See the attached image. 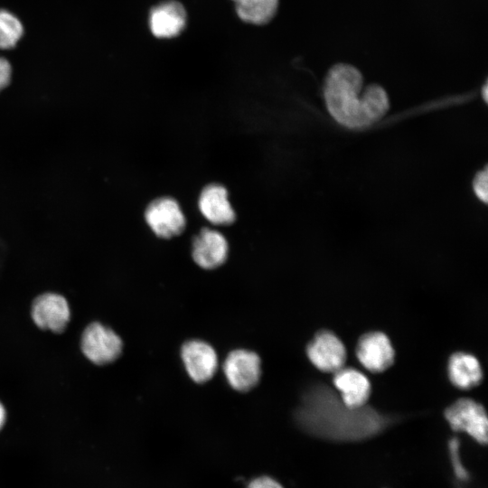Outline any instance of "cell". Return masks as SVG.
I'll return each instance as SVG.
<instances>
[{"mask_svg":"<svg viewBox=\"0 0 488 488\" xmlns=\"http://www.w3.org/2000/svg\"><path fill=\"white\" fill-rule=\"evenodd\" d=\"M295 418L305 432L339 441L373 436L393 422V417L367 404L356 408L346 405L339 394L323 382L309 386L304 392Z\"/></svg>","mask_w":488,"mask_h":488,"instance_id":"cell-1","label":"cell"},{"mask_svg":"<svg viewBox=\"0 0 488 488\" xmlns=\"http://www.w3.org/2000/svg\"><path fill=\"white\" fill-rule=\"evenodd\" d=\"M324 98L332 117L351 128L368 127L381 119L389 108L385 89L378 84L363 88L359 70L350 64L334 65L324 83Z\"/></svg>","mask_w":488,"mask_h":488,"instance_id":"cell-2","label":"cell"},{"mask_svg":"<svg viewBox=\"0 0 488 488\" xmlns=\"http://www.w3.org/2000/svg\"><path fill=\"white\" fill-rule=\"evenodd\" d=\"M80 347L89 362L97 366H104L119 358L123 350V342L112 328L96 321L84 328Z\"/></svg>","mask_w":488,"mask_h":488,"instance_id":"cell-3","label":"cell"},{"mask_svg":"<svg viewBox=\"0 0 488 488\" xmlns=\"http://www.w3.org/2000/svg\"><path fill=\"white\" fill-rule=\"evenodd\" d=\"M30 314L33 324L40 330L61 333L70 323L71 310L64 296L50 291L33 300Z\"/></svg>","mask_w":488,"mask_h":488,"instance_id":"cell-4","label":"cell"},{"mask_svg":"<svg viewBox=\"0 0 488 488\" xmlns=\"http://www.w3.org/2000/svg\"><path fill=\"white\" fill-rule=\"evenodd\" d=\"M455 431H463L481 445L487 443V416L482 404L468 398L455 400L444 411Z\"/></svg>","mask_w":488,"mask_h":488,"instance_id":"cell-5","label":"cell"},{"mask_svg":"<svg viewBox=\"0 0 488 488\" xmlns=\"http://www.w3.org/2000/svg\"><path fill=\"white\" fill-rule=\"evenodd\" d=\"M222 370L229 385L239 392L257 386L261 377V360L258 353L247 349H235L228 353Z\"/></svg>","mask_w":488,"mask_h":488,"instance_id":"cell-6","label":"cell"},{"mask_svg":"<svg viewBox=\"0 0 488 488\" xmlns=\"http://www.w3.org/2000/svg\"><path fill=\"white\" fill-rule=\"evenodd\" d=\"M145 220L153 233L161 239L180 235L186 224L179 203L170 197L152 201L145 209Z\"/></svg>","mask_w":488,"mask_h":488,"instance_id":"cell-7","label":"cell"},{"mask_svg":"<svg viewBox=\"0 0 488 488\" xmlns=\"http://www.w3.org/2000/svg\"><path fill=\"white\" fill-rule=\"evenodd\" d=\"M181 358L188 376L196 383L209 381L219 366L215 349L198 339L186 341L181 347Z\"/></svg>","mask_w":488,"mask_h":488,"instance_id":"cell-8","label":"cell"},{"mask_svg":"<svg viewBox=\"0 0 488 488\" xmlns=\"http://www.w3.org/2000/svg\"><path fill=\"white\" fill-rule=\"evenodd\" d=\"M306 355L318 370L334 373L344 366L346 349L336 334L321 330L307 344Z\"/></svg>","mask_w":488,"mask_h":488,"instance_id":"cell-9","label":"cell"},{"mask_svg":"<svg viewBox=\"0 0 488 488\" xmlns=\"http://www.w3.org/2000/svg\"><path fill=\"white\" fill-rule=\"evenodd\" d=\"M356 356L367 370L381 372L389 368L395 358V352L389 337L381 332L362 334L356 345Z\"/></svg>","mask_w":488,"mask_h":488,"instance_id":"cell-10","label":"cell"},{"mask_svg":"<svg viewBox=\"0 0 488 488\" xmlns=\"http://www.w3.org/2000/svg\"><path fill=\"white\" fill-rule=\"evenodd\" d=\"M228 255V241L220 231L203 228L193 238L192 257L200 267L215 269L227 260Z\"/></svg>","mask_w":488,"mask_h":488,"instance_id":"cell-11","label":"cell"},{"mask_svg":"<svg viewBox=\"0 0 488 488\" xmlns=\"http://www.w3.org/2000/svg\"><path fill=\"white\" fill-rule=\"evenodd\" d=\"M148 22L154 36L162 39L173 38L184 29L186 12L179 2L168 0L152 8Z\"/></svg>","mask_w":488,"mask_h":488,"instance_id":"cell-12","label":"cell"},{"mask_svg":"<svg viewBox=\"0 0 488 488\" xmlns=\"http://www.w3.org/2000/svg\"><path fill=\"white\" fill-rule=\"evenodd\" d=\"M198 206L202 216L213 225H229L236 219L228 191L221 184L211 183L204 187L200 193Z\"/></svg>","mask_w":488,"mask_h":488,"instance_id":"cell-13","label":"cell"},{"mask_svg":"<svg viewBox=\"0 0 488 488\" xmlns=\"http://www.w3.org/2000/svg\"><path fill=\"white\" fill-rule=\"evenodd\" d=\"M333 382L346 405L353 408L366 405L371 387L363 373L353 368L343 367L334 372Z\"/></svg>","mask_w":488,"mask_h":488,"instance_id":"cell-14","label":"cell"},{"mask_svg":"<svg viewBox=\"0 0 488 488\" xmlns=\"http://www.w3.org/2000/svg\"><path fill=\"white\" fill-rule=\"evenodd\" d=\"M447 371L452 384L463 389L477 386L483 378L479 361L466 352L453 353L448 361Z\"/></svg>","mask_w":488,"mask_h":488,"instance_id":"cell-15","label":"cell"},{"mask_svg":"<svg viewBox=\"0 0 488 488\" xmlns=\"http://www.w3.org/2000/svg\"><path fill=\"white\" fill-rule=\"evenodd\" d=\"M238 15L244 22L264 24L275 15L278 0H232Z\"/></svg>","mask_w":488,"mask_h":488,"instance_id":"cell-16","label":"cell"},{"mask_svg":"<svg viewBox=\"0 0 488 488\" xmlns=\"http://www.w3.org/2000/svg\"><path fill=\"white\" fill-rule=\"evenodd\" d=\"M23 34L21 21L11 12L0 9V50L16 46Z\"/></svg>","mask_w":488,"mask_h":488,"instance_id":"cell-17","label":"cell"},{"mask_svg":"<svg viewBox=\"0 0 488 488\" xmlns=\"http://www.w3.org/2000/svg\"><path fill=\"white\" fill-rule=\"evenodd\" d=\"M473 189L475 196L481 202L486 203L488 198V173L486 167L474 175L473 180Z\"/></svg>","mask_w":488,"mask_h":488,"instance_id":"cell-18","label":"cell"},{"mask_svg":"<svg viewBox=\"0 0 488 488\" xmlns=\"http://www.w3.org/2000/svg\"><path fill=\"white\" fill-rule=\"evenodd\" d=\"M12 77V67L9 61L0 56V91L8 86Z\"/></svg>","mask_w":488,"mask_h":488,"instance_id":"cell-19","label":"cell"},{"mask_svg":"<svg viewBox=\"0 0 488 488\" xmlns=\"http://www.w3.org/2000/svg\"><path fill=\"white\" fill-rule=\"evenodd\" d=\"M247 488H283V486L269 476H259L253 479Z\"/></svg>","mask_w":488,"mask_h":488,"instance_id":"cell-20","label":"cell"},{"mask_svg":"<svg viewBox=\"0 0 488 488\" xmlns=\"http://www.w3.org/2000/svg\"><path fill=\"white\" fill-rule=\"evenodd\" d=\"M6 421V409L4 404L0 401V430L4 427Z\"/></svg>","mask_w":488,"mask_h":488,"instance_id":"cell-21","label":"cell"},{"mask_svg":"<svg viewBox=\"0 0 488 488\" xmlns=\"http://www.w3.org/2000/svg\"><path fill=\"white\" fill-rule=\"evenodd\" d=\"M487 89H488L487 84H485L483 86V96L485 101H487V94H488Z\"/></svg>","mask_w":488,"mask_h":488,"instance_id":"cell-22","label":"cell"}]
</instances>
